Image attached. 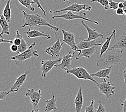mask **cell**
<instances>
[{
	"instance_id": "obj_1",
	"label": "cell",
	"mask_w": 126,
	"mask_h": 112,
	"mask_svg": "<svg viewBox=\"0 0 126 112\" xmlns=\"http://www.w3.org/2000/svg\"><path fill=\"white\" fill-rule=\"evenodd\" d=\"M124 50L108 49L98 60L96 65L99 67H108L110 66L117 65L123 62L122 53Z\"/></svg>"
},
{
	"instance_id": "obj_2",
	"label": "cell",
	"mask_w": 126,
	"mask_h": 112,
	"mask_svg": "<svg viewBox=\"0 0 126 112\" xmlns=\"http://www.w3.org/2000/svg\"><path fill=\"white\" fill-rule=\"evenodd\" d=\"M22 14L24 18L23 24L22 26V28H25L29 26V29H31V27H41L43 26H47L51 29V30L55 31V32L58 31L59 29L58 27L50 24L39 14H29L25 11H22Z\"/></svg>"
},
{
	"instance_id": "obj_3",
	"label": "cell",
	"mask_w": 126,
	"mask_h": 112,
	"mask_svg": "<svg viewBox=\"0 0 126 112\" xmlns=\"http://www.w3.org/2000/svg\"><path fill=\"white\" fill-rule=\"evenodd\" d=\"M36 45V42L31 44L28 49L22 53L17 54L16 56L11 57V59L15 62L16 65L19 66L25 60L30 59L32 57H38L39 54L37 53V51L34 49V47Z\"/></svg>"
},
{
	"instance_id": "obj_4",
	"label": "cell",
	"mask_w": 126,
	"mask_h": 112,
	"mask_svg": "<svg viewBox=\"0 0 126 112\" xmlns=\"http://www.w3.org/2000/svg\"><path fill=\"white\" fill-rule=\"evenodd\" d=\"M66 72V73L68 74H72V75L74 76L78 79L89 80L95 83L96 84L98 83L93 78V77L91 76V74L88 72V71L82 67H73Z\"/></svg>"
},
{
	"instance_id": "obj_5",
	"label": "cell",
	"mask_w": 126,
	"mask_h": 112,
	"mask_svg": "<svg viewBox=\"0 0 126 112\" xmlns=\"http://www.w3.org/2000/svg\"><path fill=\"white\" fill-rule=\"evenodd\" d=\"M100 92L105 96L106 98L108 99L115 94V86L111 81H107L105 78H104L101 82L96 84Z\"/></svg>"
},
{
	"instance_id": "obj_6",
	"label": "cell",
	"mask_w": 126,
	"mask_h": 112,
	"mask_svg": "<svg viewBox=\"0 0 126 112\" xmlns=\"http://www.w3.org/2000/svg\"><path fill=\"white\" fill-rule=\"evenodd\" d=\"M56 18H62L66 20H68V21H71V20H74V19H81L82 20H84V21L93 23L97 25L99 24L98 22L93 21V20H92L89 18H86V14L82 12L81 13L80 12L79 15H77V14H74V13H73L72 11H67V12L65 14H61V15H56L52 17V19H54Z\"/></svg>"
},
{
	"instance_id": "obj_7",
	"label": "cell",
	"mask_w": 126,
	"mask_h": 112,
	"mask_svg": "<svg viewBox=\"0 0 126 112\" xmlns=\"http://www.w3.org/2000/svg\"><path fill=\"white\" fill-rule=\"evenodd\" d=\"M92 7L90 5H88L86 4H78V3H72L70 6L66 7L64 9H62L59 10L52 11L50 10L49 13L50 14H56V13H60L63 12V11H72V12L76 13H80L82 10L85 11H90L91 10Z\"/></svg>"
},
{
	"instance_id": "obj_8",
	"label": "cell",
	"mask_w": 126,
	"mask_h": 112,
	"mask_svg": "<svg viewBox=\"0 0 126 112\" xmlns=\"http://www.w3.org/2000/svg\"><path fill=\"white\" fill-rule=\"evenodd\" d=\"M25 96H28L30 98L31 104L33 107V110L36 112H38L39 110L38 103L39 101L42 98V91L39 90L38 91H36L35 89L32 88L28 90L25 93Z\"/></svg>"
},
{
	"instance_id": "obj_9",
	"label": "cell",
	"mask_w": 126,
	"mask_h": 112,
	"mask_svg": "<svg viewBox=\"0 0 126 112\" xmlns=\"http://www.w3.org/2000/svg\"><path fill=\"white\" fill-rule=\"evenodd\" d=\"M63 58H59L55 60L49 59L47 60H42L41 70L42 71V77L43 78L47 77L48 72L52 70L56 65L59 64L62 62Z\"/></svg>"
},
{
	"instance_id": "obj_10",
	"label": "cell",
	"mask_w": 126,
	"mask_h": 112,
	"mask_svg": "<svg viewBox=\"0 0 126 112\" xmlns=\"http://www.w3.org/2000/svg\"><path fill=\"white\" fill-rule=\"evenodd\" d=\"M62 33L63 34V40L62 45L66 44L71 48V49L74 51L78 52L79 50L77 44L75 42V35L73 32L70 31H66L64 30H62Z\"/></svg>"
},
{
	"instance_id": "obj_11",
	"label": "cell",
	"mask_w": 126,
	"mask_h": 112,
	"mask_svg": "<svg viewBox=\"0 0 126 112\" xmlns=\"http://www.w3.org/2000/svg\"><path fill=\"white\" fill-rule=\"evenodd\" d=\"M55 33L57 41L52 46H50V47H48L45 49V52L47 53L48 55L51 56L53 58H56L59 56L63 46L62 45V43L60 42V40L58 38V36L57 35V33L55 32Z\"/></svg>"
},
{
	"instance_id": "obj_12",
	"label": "cell",
	"mask_w": 126,
	"mask_h": 112,
	"mask_svg": "<svg viewBox=\"0 0 126 112\" xmlns=\"http://www.w3.org/2000/svg\"><path fill=\"white\" fill-rule=\"evenodd\" d=\"M77 52V51H74L73 53H71V51H70L67 54L64 55L63 57L61 63L54 66V67L62 68L64 71H67L71 69V62L74 56V54Z\"/></svg>"
},
{
	"instance_id": "obj_13",
	"label": "cell",
	"mask_w": 126,
	"mask_h": 112,
	"mask_svg": "<svg viewBox=\"0 0 126 112\" xmlns=\"http://www.w3.org/2000/svg\"><path fill=\"white\" fill-rule=\"evenodd\" d=\"M29 73V71H25V72L23 74H22V75L18 77L16 80L15 82L14 83V84L13 85L12 87H11L10 90L8 91L9 94L18 91L20 90V88L21 87V86L23 85L25 81L27 79V77Z\"/></svg>"
},
{
	"instance_id": "obj_14",
	"label": "cell",
	"mask_w": 126,
	"mask_h": 112,
	"mask_svg": "<svg viewBox=\"0 0 126 112\" xmlns=\"http://www.w3.org/2000/svg\"><path fill=\"white\" fill-rule=\"evenodd\" d=\"M81 24L85 28L86 30H87L88 32V38L84 40V41L88 42L95 40L98 38H99V37L101 38H103L104 37V35L103 34L98 33L95 29H91L87 24L85 23L84 20H82L81 21Z\"/></svg>"
},
{
	"instance_id": "obj_15",
	"label": "cell",
	"mask_w": 126,
	"mask_h": 112,
	"mask_svg": "<svg viewBox=\"0 0 126 112\" xmlns=\"http://www.w3.org/2000/svg\"><path fill=\"white\" fill-rule=\"evenodd\" d=\"M74 105H75V112H80L82 107L84 106V97L82 94V85L80 86L78 93L77 94L75 100H74Z\"/></svg>"
},
{
	"instance_id": "obj_16",
	"label": "cell",
	"mask_w": 126,
	"mask_h": 112,
	"mask_svg": "<svg viewBox=\"0 0 126 112\" xmlns=\"http://www.w3.org/2000/svg\"><path fill=\"white\" fill-rule=\"evenodd\" d=\"M98 46H94L90 48H84V49L79 50V53L77 57H76V60L80 59L81 57H85L87 59L90 58L91 56L95 52L97 49H98Z\"/></svg>"
},
{
	"instance_id": "obj_17",
	"label": "cell",
	"mask_w": 126,
	"mask_h": 112,
	"mask_svg": "<svg viewBox=\"0 0 126 112\" xmlns=\"http://www.w3.org/2000/svg\"><path fill=\"white\" fill-rule=\"evenodd\" d=\"M25 33L27 34V37L29 38H36V37H45L46 39H50L51 38V37L49 34L46 33L44 31H40L36 29L31 30V29H29V30Z\"/></svg>"
},
{
	"instance_id": "obj_18",
	"label": "cell",
	"mask_w": 126,
	"mask_h": 112,
	"mask_svg": "<svg viewBox=\"0 0 126 112\" xmlns=\"http://www.w3.org/2000/svg\"><path fill=\"white\" fill-rule=\"evenodd\" d=\"M109 49H120L122 50H126V33H124L116 40L115 44Z\"/></svg>"
},
{
	"instance_id": "obj_19",
	"label": "cell",
	"mask_w": 126,
	"mask_h": 112,
	"mask_svg": "<svg viewBox=\"0 0 126 112\" xmlns=\"http://www.w3.org/2000/svg\"><path fill=\"white\" fill-rule=\"evenodd\" d=\"M94 46H101V44L99 42L95 41V40H93V41H80L78 44H77V47H78V50H82L84 49V48H90Z\"/></svg>"
},
{
	"instance_id": "obj_20",
	"label": "cell",
	"mask_w": 126,
	"mask_h": 112,
	"mask_svg": "<svg viewBox=\"0 0 126 112\" xmlns=\"http://www.w3.org/2000/svg\"><path fill=\"white\" fill-rule=\"evenodd\" d=\"M46 103L47 104L45 107V112H56L57 111V99L54 95L51 99L46 100Z\"/></svg>"
},
{
	"instance_id": "obj_21",
	"label": "cell",
	"mask_w": 126,
	"mask_h": 112,
	"mask_svg": "<svg viewBox=\"0 0 126 112\" xmlns=\"http://www.w3.org/2000/svg\"><path fill=\"white\" fill-rule=\"evenodd\" d=\"M112 66H110L107 68L102 69V70L96 72L95 73H92L91 75L93 77H96L99 78H107L109 79L110 78V75L111 72Z\"/></svg>"
},
{
	"instance_id": "obj_22",
	"label": "cell",
	"mask_w": 126,
	"mask_h": 112,
	"mask_svg": "<svg viewBox=\"0 0 126 112\" xmlns=\"http://www.w3.org/2000/svg\"><path fill=\"white\" fill-rule=\"evenodd\" d=\"M116 36V30H114L113 32H111V34L107 37L106 41L105 42L104 44L102 45V47L101 48V51H100V58L110 48V45L111 42V39L113 38V37H115Z\"/></svg>"
},
{
	"instance_id": "obj_23",
	"label": "cell",
	"mask_w": 126,
	"mask_h": 112,
	"mask_svg": "<svg viewBox=\"0 0 126 112\" xmlns=\"http://www.w3.org/2000/svg\"><path fill=\"white\" fill-rule=\"evenodd\" d=\"M0 25L2 28V32L1 34H7L8 35L10 34V26L8 24V22L7 21L3 15H1L0 17Z\"/></svg>"
},
{
	"instance_id": "obj_24",
	"label": "cell",
	"mask_w": 126,
	"mask_h": 112,
	"mask_svg": "<svg viewBox=\"0 0 126 112\" xmlns=\"http://www.w3.org/2000/svg\"><path fill=\"white\" fill-rule=\"evenodd\" d=\"M11 0H8L7 4L3 10V15L8 22H10L11 17V11L10 8V2Z\"/></svg>"
},
{
	"instance_id": "obj_25",
	"label": "cell",
	"mask_w": 126,
	"mask_h": 112,
	"mask_svg": "<svg viewBox=\"0 0 126 112\" xmlns=\"http://www.w3.org/2000/svg\"><path fill=\"white\" fill-rule=\"evenodd\" d=\"M21 39H22V42H21V44H20L19 46H18V51L16 52L17 54H20L22 53L23 52L26 51L31 45V44L27 43V42L25 41L24 39L23 38V36L22 37Z\"/></svg>"
},
{
	"instance_id": "obj_26",
	"label": "cell",
	"mask_w": 126,
	"mask_h": 112,
	"mask_svg": "<svg viewBox=\"0 0 126 112\" xmlns=\"http://www.w3.org/2000/svg\"><path fill=\"white\" fill-rule=\"evenodd\" d=\"M18 1L24 7L32 11H34L35 8L32 6V4H35L32 0H18Z\"/></svg>"
},
{
	"instance_id": "obj_27",
	"label": "cell",
	"mask_w": 126,
	"mask_h": 112,
	"mask_svg": "<svg viewBox=\"0 0 126 112\" xmlns=\"http://www.w3.org/2000/svg\"><path fill=\"white\" fill-rule=\"evenodd\" d=\"M91 2L99 3L102 5L105 10L110 9V6H109L108 0H91Z\"/></svg>"
},
{
	"instance_id": "obj_28",
	"label": "cell",
	"mask_w": 126,
	"mask_h": 112,
	"mask_svg": "<svg viewBox=\"0 0 126 112\" xmlns=\"http://www.w3.org/2000/svg\"><path fill=\"white\" fill-rule=\"evenodd\" d=\"M95 103V101L92 100L91 101V104L88 106L85 107V112H95V108H94V105Z\"/></svg>"
},
{
	"instance_id": "obj_29",
	"label": "cell",
	"mask_w": 126,
	"mask_h": 112,
	"mask_svg": "<svg viewBox=\"0 0 126 112\" xmlns=\"http://www.w3.org/2000/svg\"><path fill=\"white\" fill-rule=\"evenodd\" d=\"M109 6H110V9L116 10L118 8L119 3L113 1V0H108Z\"/></svg>"
},
{
	"instance_id": "obj_30",
	"label": "cell",
	"mask_w": 126,
	"mask_h": 112,
	"mask_svg": "<svg viewBox=\"0 0 126 112\" xmlns=\"http://www.w3.org/2000/svg\"><path fill=\"white\" fill-rule=\"evenodd\" d=\"M99 106L95 112H106V109L105 107V106L103 105L101 101H99Z\"/></svg>"
},
{
	"instance_id": "obj_31",
	"label": "cell",
	"mask_w": 126,
	"mask_h": 112,
	"mask_svg": "<svg viewBox=\"0 0 126 112\" xmlns=\"http://www.w3.org/2000/svg\"><path fill=\"white\" fill-rule=\"evenodd\" d=\"M32 1L34 2H35V3L37 5L38 8H39L40 9H41L43 11V14H44V16H47V14H46L45 11L44 10L43 8L42 7V5L41 4V3H40V2H39V0H32Z\"/></svg>"
},
{
	"instance_id": "obj_32",
	"label": "cell",
	"mask_w": 126,
	"mask_h": 112,
	"mask_svg": "<svg viewBox=\"0 0 126 112\" xmlns=\"http://www.w3.org/2000/svg\"><path fill=\"white\" fill-rule=\"evenodd\" d=\"M10 49L11 51L13 52H16L18 51V47L17 45L14 44V43H13L10 47Z\"/></svg>"
},
{
	"instance_id": "obj_33",
	"label": "cell",
	"mask_w": 126,
	"mask_h": 112,
	"mask_svg": "<svg viewBox=\"0 0 126 112\" xmlns=\"http://www.w3.org/2000/svg\"><path fill=\"white\" fill-rule=\"evenodd\" d=\"M9 94L8 92H0V100H3Z\"/></svg>"
},
{
	"instance_id": "obj_34",
	"label": "cell",
	"mask_w": 126,
	"mask_h": 112,
	"mask_svg": "<svg viewBox=\"0 0 126 112\" xmlns=\"http://www.w3.org/2000/svg\"><path fill=\"white\" fill-rule=\"evenodd\" d=\"M116 14L117 15H125V11L123 8H118L116 10Z\"/></svg>"
},
{
	"instance_id": "obj_35",
	"label": "cell",
	"mask_w": 126,
	"mask_h": 112,
	"mask_svg": "<svg viewBox=\"0 0 126 112\" xmlns=\"http://www.w3.org/2000/svg\"><path fill=\"white\" fill-rule=\"evenodd\" d=\"M121 106L122 107V112H126V96L125 101H121Z\"/></svg>"
},
{
	"instance_id": "obj_36",
	"label": "cell",
	"mask_w": 126,
	"mask_h": 112,
	"mask_svg": "<svg viewBox=\"0 0 126 112\" xmlns=\"http://www.w3.org/2000/svg\"><path fill=\"white\" fill-rule=\"evenodd\" d=\"M3 43H10V44H13V41H9V40H5V39L0 38V44Z\"/></svg>"
},
{
	"instance_id": "obj_37",
	"label": "cell",
	"mask_w": 126,
	"mask_h": 112,
	"mask_svg": "<svg viewBox=\"0 0 126 112\" xmlns=\"http://www.w3.org/2000/svg\"><path fill=\"white\" fill-rule=\"evenodd\" d=\"M123 77H124V85H126V68L124 70V71L123 72Z\"/></svg>"
},
{
	"instance_id": "obj_38",
	"label": "cell",
	"mask_w": 126,
	"mask_h": 112,
	"mask_svg": "<svg viewBox=\"0 0 126 112\" xmlns=\"http://www.w3.org/2000/svg\"><path fill=\"white\" fill-rule=\"evenodd\" d=\"M123 3H124V11H125V15L126 16V0H125L124 1H123Z\"/></svg>"
},
{
	"instance_id": "obj_39",
	"label": "cell",
	"mask_w": 126,
	"mask_h": 112,
	"mask_svg": "<svg viewBox=\"0 0 126 112\" xmlns=\"http://www.w3.org/2000/svg\"><path fill=\"white\" fill-rule=\"evenodd\" d=\"M123 7H124V3H123V2H119L118 4V8H123Z\"/></svg>"
},
{
	"instance_id": "obj_40",
	"label": "cell",
	"mask_w": 126,
	"mask_h": 112,
	"mask_svg": "<svg viewBox=\"0 0 126 112\" xmlns=\"http://www.w3.org/2000/svg\"><path fill=\"white\" fill-rule=\"evenodd\" d=\"M31 112H36V111H35L34 110H32V111H31Z\"/></svg>"
},
{
	"instance_id": "obj_41",
	"label": "cell",
	"mask_w": 126,
	"mask_h": 112,
	"mask_svg": "<svg viewBox=\"0 0 126 112\" xmlns=\"http://www.w3.org/2000/svg\"><path fill=\"white\" fill-rule=\"evenodd\" d=\"M61 1L62 2H65L66 0H61Z\"/></svg>"
},
{
	"instance_id": "obj_42",
	"label": "cell",
	"mask_w": 126,
	"mask_h": 112,
	"mask_svg": "<svg viewBox=\"0 0 126 112\" xmlns=\"http://www.w3.org/2000/svg\"><path fill=\"white\" fill-rule=\"evenodd\" d=\"M5 1V0H0V2H1V1Z\"/></svg>"
},
{
	"instance_id": "obj_43",
	"label": "cell",
	"mask_w": 126,
	"mask_h": 112,
	"mask_svg": "<svg viewBox=\"0 0 126 112\" xmlns=\"http://www.w3.org/2000/svg\"><path fill=\"white\" fill-rule=\"evenodd\" d=\"M68 1V0H66V1Z\"/></svg>"
},
{
	"instance_id": "obj_44",
	"label": "cell",
	"mask_w": 126,
	"mask_h": 112,
	"mask_svg": "<svg viewBox=\"0 0 126 112\" xmlns=\"http://www.w3.org/2000/svg\"><path fill=\"white\" fill-rule=\"evenodd\" d=\"M0 33H1V32H0Z\"/></svg>"
}]
</instances>
